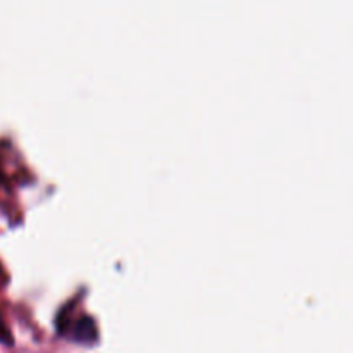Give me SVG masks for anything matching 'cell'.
<instances>
[{
  "mask_svg": "<svg viewBox=\"0 0 353 353\" xmlns=\"http://www.w3.org/2000/svg\"><path fill=\"white\" fill-rule=\"evenodd\" d=\"M0 343L3 345H12V334H10L9 327H7L6 321L0 316Z\"/></svg>",
  "mask_w": 353,
  "mask_h": 353,
  "instance_id": "2",
  "label": "cell"
},
{
  "mask_svg": "<svg viewBox=\"0 0 353 353\" xmlns=\"http://www.w3.org/2000/svg\"><path fill=\"white\" fill-rule=\"evenodd\" d=\"M3 181V172H2V168H0V183Z\"/></svg>",
  "mask_w": 353,
  "mask_h": 353,
  "instance_id": "3",
  "label": "cell"
},
{
  "mask_svg": "<svg viewBox=\"0 0 353 353\" xmlns=\"http://www.w3.org/2000/svg\"><path fill=\"white\" fill-rule=\"evenodd\" d=\"M68 333H71L72 340L85 345H93L99 340V327H97L95 321L88 316L76 321V323L69 327Z\"/></svg>",
  "mask_w": 353,
  "mask_h": 353,
  "instance_id": "1",
  "label": "cell"
}]
</instances>
